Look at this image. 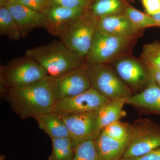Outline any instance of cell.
Returning <instances> with one entry per match:
<instances>
[{
  "label": "cell",
  "instance_id": "obj_1",
  "mask_svg": "<svg viewBox=\"0 0 160 160\" xmlns=\"http://www.w3.org/2000/svg\"><path fill=\"white\" fill-rule=\"evenodd\" d=\"M54 81V78L47 76L29 86L2 89L1 92L12 110L21 119L34 118L53 112L57 102Z\"/></svg>",
  "mask_w": 160,
  "mask_h": 160
},
{
  "label": "cell",
  "instance_id": "obj_2",
  "mask_svg": "<svg viewBox=\"0 0 160 160\" xmlns=\"http://www.w3.org/2000/svg\"><path fill=\"white\" fill-rule=\"evenodd\" d=\"M26 55L37 62L51 77H58L86 66V62L73 54L61 41L28 49Z\"/></svg>",
  "mask_w": 160,
  "mask_h": 160
},
{
  "label": "cell",
  "instance_id": "obj_3",
  "mask_svg": "<svg viewBox=\"0 0 160 160\" xmlns=\"http://www.w3.org/2000/svg\"><path fill=\"white\" fill-rule=\"evenodd\" d=\"M97 30L95 19L86 12L72 21L58 37L73 54L86 62Z\"/></svg>",
  "mask_w": 160,
  "mask_h": 160
},
{
  "label": "cell",
  "instance_id": "obj_4",
  "mask_svg": "<svg viewBox=\"0 0 160 160\" xmlns=\"http://www.w3.org/2000/svg\"><path fill=\"white\" fill-rule=\"evenodd\" d=\"M47 76L37 62L26 55L1 66V89L25 87Z\"/></svg>",
  "mask_w": 160,
  "mask_h": 160
},
{
  "label": "cell",
  "instance_id": "obj_5",
  "mask_svg": "<svg viewBox=\"0 0 160 160\" xmlns=\"http://www.w3.org/2000/svg\"><path fill=\"white\" fill-rule=\"evenodd\" d=\"M136 38L107 34L97 30L91 50L86 58L87 66L109 64L119 58Z\"/></svg>",
  "mask_w": 160,
  "mask_h": 160
},
{
  "label": "cell",
  "instance_id": "obj_6",
  "mask_svg": "<svg viewBox=\"0 0 160 160\" xmlns=\"http://www.w3.org/2000/svg\"><path fill=\"white\" fill-rule=\"evenodd\" d=\"M87 66L92 87L104 97L112 101L132 95L129 86L109 64Z\"/></svg>",
  "mask_w": 160,
  "mask_h": 160
},
{
  "label": "cell",
  "instance_id": "obj_7",
  "mask_svg": "<svg viewBox=\"0 0 160 160\" xmlns=\"http://www.w3.org/2000/svg\"><path fill=\"white\" fill-rule=\"evenodd\" d=\"M160 147V127L148 120L131 125L130 140L122 159L139 157Z\"/></svg>",
  "mask_w": 160,
  "mask_h": 160
},
{
  "label": "cell",
  "instance_id": "obj_8",
  "mask_svg": "<svg viewBox=\"0 0 160 160\" xmlns=\"http://www.w3.org/2000/svg\"><path fill=\"white\" fill-rule=\"evenodd\" d=\"M92 87L81 94L57 101L52 112L60 117L98 111L109 102Z\"/></svg>",
  "mask_w": 160,
  "mask_h": 160
},
{
  "label": "cell",
  "instance_id": "obj_9",
  "mask_svg": "<svg viewBox=\"0 0 160 160\" xmlns=\"http://www.w3.org/2000/svg\"><path fill=\"white\" fill-rule=\"evenodd\" d=\"M99 111H90L61 117L69 130L74 148L83 142L95 140L101 130L98 122Z\"/></svg>",
  "mask_w": 160,
  "mask_h": 160
},
{
  "label": "cell",
  "instance_id": "obj_10",
  "mask_svg": "<svg viewBox=\"0 0 160 160\" xmlns=\"http://www.w3.org/2000/svg\"><path fill=\"white\" fill-rule=\"evenodd\" d=\"M54 78L56 101L75 96L92 88L87 65Z\"/></svg>",
  "mask_w": 160,
  "mask_h": 160
},
{
  "label": "cell",
  "instance_id": "obj_11",
  "mask_svg": "<svg viewBox=\"0 0 160 160\" xmlns=\"http://www.w3.org/2000/svg\"><path fill=\"white\" fill-rule=\"evenodd\" d=\"M112 63L120 78L133 89H144L154 82L144 64L133 58L123 57Z\"/></svg>",
  "mask_w": 160,
  "mask_h": 160
},
{
  "label": "cell",
  "instance_id": "obj_12",
  "mask_svg": "<svg viewBox=\"0 0 160 160\" xmlns=\"http://www.w3.org/2000/svg\"><path fill=\"white\" fill-rule=\"evenodd\" d=\"M86 10L50 6L44 10L45 28L52 35L58 36L72 21L85 14Z\"/></svg>",
  "mask_w": 160,
  "mask_h": 160
},
{
  "label": "cell",
  "instance_id": "obj_13",
  "mask_svg": "<svg viewBox=\"0 0 160 160\" xmlns=\"http://www.w3.org/2000/svg\"><path fill=\"white\" fill-rule=\"evenodd\" d=\"M4 6L8 9L17 23L22 37L32 29L45 28L46 18L44 12L36 11L16 3L8 2Z\"/></svg>",
  "mask_w": 160,
  "mask_h": 160
},
{
  "label": "cell",
  "instance_id": "obj_14",
  "mask_svg": "<svg viewBox=\"0 0 160 160\" xmlns=\"http://www.w3.org/2000/svg\"><path fill=\"white\" fill-rule=\"evenodd\" d=\"M98 31L107 34L138 38L142 31L137 29L124 13L112 15L96 20Z\"/></svg>",
  "mask_w": 160,
  "mask_h": 160
},
{
  "label": "cell",
  "instance_id": "obj_15",
  "mask_svg": "<svg viewBox=\"0 0 160 160\" xmlns=\"http://www.w3.org/2000/svg\"><path fill=\"white\" fill-rule=\"evenodd\" d=\"M126 104L152 113H160V87L154 82L126 98Z\"/></svg>",
  "mask_w": 160,
  "mask_h": 160
},
{
  "label": "cell",
  "instance_id": "obj_16",
  "mask_svg": "<svg viewBox=\"0 0 160 160\" xmlns=\"http://www.w3.org/2000/svg\"><path fill=\"white\" fill-rule=\"evenodd\" d=\"M129 139L124 142L109 137L101 131L94 140L96 149L99 160H120L129 142Z\"/></svg>",
  "mask_w": 160,
  "mask_h": 160
},
{
  "label": "cell",
  "instance_id": "obj_17",
  "mask_svg": "<svg viewBox=\"0 0 160 160\" xmlns=\"http://www.w3.org/2000/svg\"><path fill=\"white\" fill-rule=\"evenodd\" d=\"M40 129L51 138H69V130L61 117L51 112L34 118Z\"/></svg>",
  "mask_w": 160,
  "mask_h": 160
},
{
  "label": "cell",
  "instance_id": "obj_18",
  "mask_svg": "<svg viewBox=\"0 0 160 160\" xmlns=\"http://www.w3.org/2000/svg\"><path fill=\"white\" fill-rule=\"evenodd\" d=\"M126 8L123 0H93L86 13L98 20L112 15L121 14L125 11Z\"/></svg>",
  "mask_w": 160,
  "mask_h": 160
},
{
  "label": "cell",
  "instance_id": "obj_19",
  "mask_svg": "<svg viewBox=\"0 0 160 160\" xmlns=\"http://www.w3.org/2000/svg\"><path fill=\"white\" fill-rule=\"evenodd\" d=\"M126 99L120 98L109 101L98 112V122L101 131L112 123L120 121L126 115L124 110Z\"/></svg>",
  "mask_w": 160,
  "mask_h": 160
},
{
  "label": "cell",
  "instance_id": "obj_20",
  "mask_svg": "<svg viewBox=\"0 0 160 160\" xmlns=\"http://www.w3.org/2000/svg\"><path fill=\"white\" fill-rule=\"evenodd\" d=\"M0 35L14 41L22 37L18 25L5 6H0Z\"/></svg>",
  "mask_w": 160,
  "mask_h": 160
},
{
  "label": "cell",
  "instance_id": "obj_21",
  "mask_svg": "<svg viewBox=\"0 0 160 160\" xmlns=\"http://www.w3.org/2000/svg\"><path fill=\"white\" fill-rule=\"evenodd\" d=\"M52 149L48 160H72L74 148L69 138H51Z\"/></svg>",
  "mask_w": 160,
  "mask_h": 160
},
{
  "label": "cell",
  "instance_id": "obj_22",
  "mask_svg": "<svg viewBox=\"0 0 160 160\" xmlns=\"http://www.w3.org/2000/svg\"><path fill=\"white\" fill-rule=\"evenodd\" d=\"M124 13L132 24L141 31L149 27H158L157 23L151 16L146 14L132 6L126 7Z\"/></svg>",
  "mask_w": 160,
  "mask_h": 160
},
{
  "label": "cell",
  "instance_id": "obj_23",
  "mask_svg": "<svg viewBox=\"0 0 160 160\" xmlns=\"http://www.w3.org/2000/svg\"><path fill=\"white\" fill-rule=\"evenodd\" d=\"M141 60L147 69H160V42H154L144 46Z\"/></svg>",
  "mask_w": 160,
  "mask_h": 160
},
{
  "label": "cell",
  "instance_id": "obj_24",
  "mask_svg": "<svg viewBox=\"0 0 160 160\" xmlns=\"http://www.w3.org/2000/svg\"><path fill=\"white\" fill-rule=\"evenodd\" d=\"M131 128V125L120 120L106 126L102 131L113 139L124 142L130 139Z\"/></svg>",
  "mask_w": 160,
  "mask_h": 160
},
{
  "label": "cell",
  "instance_id": "obj_25",
  "mask_svg": "<svg viewBox=\"0 0 160 160\" xmlns=\"http://www.w3.org/2000/svg\"><path fill=\"white\" fill-rule=\"evenodd\" d=\"M72 160H99L94 140L83 142L75 147Z\"/></svg>",
  "mask_w": 160,
  "mask_h": 160
},
{
  "label": "cell",
  "instance_id": "obj_26",
  "mask_svg": "<svg viewBox=\"0 0 160 160\" xmlns=\"http://www.w3.org/2000/svg\"><path fill=\"white\" fill-rule=\"evenodd\" d=\"M91 2L87 0H49V7L60 6L69 9L87 10Z\"/></svg>",
  "mask_w": 160,
  "mask_h": 160
},
{
  "label": "cell",
  "instance_id": "obj_27",
  "mask_svg": "<svg viewBox=\"0 0 160 160\" xmlns=\"http://www.w3.org/2000/svg\"><path fill=\"white\" fill-rule=\"evenodd\" d=\"M49 0H9L7 3H16L38 11L44 12L49 7Z\"/></svg>",
  "mask_w": 160,
  "mask_h": 160
},
{
  "label": "cell",
  "instance_id": "obj_28",
  "mask_svg": "<svg viewBox=\"0 0 160 160\" xmlns=\"http://www.w3.org/2000/svg\"><path fill=\"white\" fill-rule=\"evenodd\" d=\"M142 3L147 14L149 15L160 12V0H142Z\"/></svg>",
  "mask_w": 160,
  "mask_h": 160
},
{
  "label": "cell",
  "instance_id": "obj_29",
  "mask_svg": "<svg viewBox=\"0 0 160 160\" xmlns=\"http://www.w3.org/2000/svg\"><path fill=\"white\" fill-rule=\"evenodd\" d=\"M120 160H160V147L139 157Z\"/></svg>",
  "mask_w": 160,
  "mask_h": 160
},
{
  "label": "cell",
  "instance_id": "obj_30",
  "mask_svg": "<svg viewBox=\"0 0 160 160\" xmlns=\"http://www.w3.org/2000/svg\"><path fill=\"white\" fill-rule=\"evenodd\" d=\"M148 69L152 79L160 87V69L149 68Z\"/></svg>",
  "mask_w": 160,
  "mask_h": 160
},
{
  "label": "cell",
  "instance_id": "obj_31",
  "mask_svg": "<svg viewBox=\"0 0 160 160\" xmlns=\"http://www.w3.org/2000/svg\"><path fill=\"white\" fill-rule=\"evenodd\" d=\"M151 17L155 20L156 22L157 23L158 27H160V12L157 14L151 16Z\"/></svg>",
  "mask_w": 160,
  "mask_h": 160
},
{
  "label": "cell",
  "instance_id": "obj_32",
  "mask_svg": "<svg viewBox=\"0 0 160 160\" xmlns=\"http://www.w3.org/2000/svg\"><path fill=\"white\" fill-rule=\"evenodd\" d=\"M9 0H0V6H4Z\"/></svg>",
  "mask_w": 160,
  "mask_h": 160
},
{
  "label": "cell",
  "instance_id": "obj_33",
  "mask_svg": "<svg viewBox=\"0 0 160 160\" xmlns=\"http://www.w3.org/2000/svg\"><path fill=\"white\" fill-rule=\"evenodd\" d=\"M4 157L3 156H1V158H0V160H4Z\"/></svg>",
  "mask_w": 160,
  "mask_h": 160
},
{
  "label": "cell",
  "instance_id": "obj_34",
  "mask_svg": "<svg viewBox=\"0 0 160 160\" xmlns=\"http://www.w3.org/2000/svg\"><path fill=\"white\" fill-rule=\"evenodd\" d=\"M87 1H91V2H92V0H87Z\"/></svg>",
  "mask_w": 160,
  "mask_h": 160
}]
</instances>
